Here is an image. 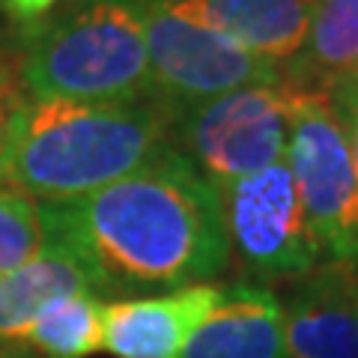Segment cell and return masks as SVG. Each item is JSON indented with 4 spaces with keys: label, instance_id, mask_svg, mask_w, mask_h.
<instances>
[{
    "label": "cell",
    "instance_id": "6da1fadb",
    "mask_svg": "<svg viewBox=\"0 0 358 358\" xmlns=\"http://www.w3.org/2000/svg\"><path fill=\"white\" fill-rule=\"evenodd\" d=\"M42 212L48 239L75 251L105 293L179 289L230 266L221 192L173 143L141 171Z\"/></svg>",
    "mask_w": 358,
    "mask_h": 358
},
{
    "label": "cell",
    "instance_id": "7a4b0ae2",
    "mask_svg": "<svg viewBox=\"0 0 358 358\" xmlns=\"http://www.w3.org/2000/svg\"><path fill=\"white\" fill-rule=\"evenodd\" d=\"M173 117L155 102L27 99L15 120L3 182L39 203H69L141 171L171 147Z\"/></svg>",
    "mask_w": 358,
    "mask_h": 358
},
{
    "label": "cell",
    "instance_id": "3957f363",
    "mask_svg": "<svg viewBox=\"0 0 358 358\" xmlns=\"http://www.w3.org/2000/svg\"><path fill=\"white\" fill-rule=\"evenodd\" d=\"M27 99L141 102L152 96L141 0H81L27 24L18 54Z\"/></svg>",
    "mask_w": 358,
    "mask_h": 358
},
{
    "label": "cell",
    "instance_id": "277c9868",
    "mask_svg": "<svg viewBox=\"0 0 358 358\" xmlns=\"http://www.w3.org/2000/svg\"><path fill=\"white\" fill-rule=\"evenodd\" d=\"M284 159L320 257L358 266V173L343 120L326 90L289 84Z\"/></svg>",
    "mask_w": 358,
    "mask_h": 358
},
{
    "label": "cell",
    "instance_id": "5b68a950",
    "mask_svg": "<svg viewBox=\"0 0 358 358\" xmlns=\"http://www.w3.org/2000/svg\"><path fill=\"white\" fill-rule=\"evenodd\" d=\"M287 126L289 84H254L179 110L171 143L221 192L284 159Z\"/></svg>",
    "mask_w": 358,
    "mask_h": 358
},
{
    "label": "cell",
    "instance_id": "8992f818",
    "mask_svg": "<svg viewBox=\"0 0 358 358\" xmlns=\"http://www.w3.org/2000/svg\"><path fill=\"white\" fill-rule=\"evenodd\" d=\"M152 99L167 114L192 108L239 87L281 84L284 69L254 57L236 42L182 21L159 0H141Z\"/></svg>",
    "mask_w": 358,
    "mask_h": 358
},
{
    "label": "cell",
    "instance_id": "52a82bcc",
    "mask_svg": "<svg viewBox=\"0 0 358 358\" xmlns=\"http://www.w3.org/2000/svg\"><path fill=\"white\" fill-rule=\"evenodd\" d=\"M221 203L230 260H236L239 272L251 281L299 278L322 263L287 159L221 188Z\"/></svg>",
    "mask_w": 358,
    "mask_h": 358
},
{
    "label": "cell",
    "instance_id": "ba28073f",
    "mask_svg": "<svg viewBox=\"0 0 358 358\" xmlns=\"http://www.w3.org/2000/svg\"><path fill=\"white\" fill-rule=\"evenodd\" d=\"M284 358H358V266L322 260L284 305Z\"/></svg>",
    "mask_w": 358,
    "mask_h": 358
},
{
    "label": "cell",
    "instance_id": "9c48e42d",
    "mask_svg": "<svg viewBox=\"0 0 358 358\" xmlns=\"http://www.w3.org/2000/svg\"><path fill=\"white\" fill-rule=\"evenodd\" d=\"M221 287L192 284L164 296L105 305V352L114 358H179L221 301Z\"/></svg>",
    "mask_w": 358,
    "mask_h": 358
},
{
    "label": "cell",
    "instance_id": "30bf717a",
    "mask_svg": "<svg viewBox=\"0 0 358 358\" xmlns=\"http://www.w3.org/2000/svg\"><path fill=\"white\" fill-rule=\"evenodd\" d=\"M182 21L236 42L254 57L284 66L296 60L313 15L301 0H159Z\"/></svg>",
    "mask_w": 358,
    "mask_h": 358
},
{
    "label": "cell",
    "instance_id": "8fae6325",
    "mask_svg": "<svg viewBox=\"0 0 358 358\" xmlns=\"http://www.w3.org/2000/svg\"><path fill=\"white\" fill-rule=\"evenodd\" d=\"M179 358H284V301L260 284L224 289Z\"/></svg>",
    "mask_w": 358,
    "mask_h": 358
},
{
    "label": "cell",
    "instance_id": "7c38bea8",
    "mask_svg": "<svg viewBox=\"0 0 358 358\" xmlns=\"http://www.w3.org/2000/svg\"><path fill=\"white\" fill-rule=\"evenodd\" d=\"M81 289L99 293L90 268L63 242L48 239L33 260L0 275V341L24 343L45 305Z\"/></svg>",
    "mask_w": 358,
    "mask_h": 358
},
{
    "label": "cell",
    "instance_id": "4fadbf2b",
    "mask_svg": "<svg viewBox=\"0 0 358 358\" xmlns=\"http://www.w3.org/2000/svg\"><path fill=\"white\" fill-rule=\"evenodd\" d=\"M358 75V0H320L296 60L284 66L289 84L326 90Z\"/></svg>",
    "mask_w": 358,
    "mask_h": 358
},
{
    "label": "cell",
    "instance_id": "5bb4252c",
    "mask_svg": "<svg viewBox=\"0 0 358 358\" xmlns=\"http://www.w3.org/2000/svg\"><path fill=\"white\" fill-rule=\"evenodd\" d=\"M45 358H90L105 350V305L93 289L54 299L24 338Z\"/></svg>",
    "mask_w": 358,
    "mask_h": 358
},
{
    "label": "cell",
    "instance_id": "9a60e30c",
    "mask_svg": "<svg viewBox=\"0 0 358 358\" xmlns=\"http://www.w3.org/2000/svg\"><path fill=\"white\" fill-rule=\"evenodd\" d=\"M48 242L42 203L0 182V275L33 260Z\"/></svg>",
    "mask_w": 358,
    "mask_h": 358
},
{
    "label": "cell",
    "instance_id": "2e32d148",
    "mask_svg": "<svg viewBox=\"0 0 358 358\" xmlns=\"http://www.w3.org/2000/svg\"><path fill=\"white\" fill-rule=\"evenodd\" d=\"M27 96L21 90L18 81V69L9 66V60L0 54V182H3V171H6V155H9V143H13V131H15V120L24 108Z\"/></svg>",
    "mask_w": 358,
    "mask_h": 358
},
{
    "label": "cell",
    "instance_id": "e0dca14e",
    "mask_svg": "<svg viewBox=\"0 0 358 358\" xmlns=\"http://www.w3.org/2000/svg\"><path fill=\"white\" fill-rule=\"evenodd\" d=\"M326 93L331 96V102L343 120L350 150H352V162H355V173H358V75L343 78V81L326 87Z\"/></svg>",
    "mask_w": 358,
    "mask_h": 358
},
{
    "label": "cell",
    "instance_id": "ac0fdd59",
    "mask_svg": "<svg viewBox=\"0 0 358 358\" xmlns=\"http://www.w3.org/2000/svg\"><path fill=\"white\" fill-rule=\"evenodd\" d=\"M3 9L9 13V18L21 21V24H33L51 13L54 6H60L63 0H0Z\"/></svg>",
    "mask_w": 358,
    "mask_h": 358
},
{
    "label": "cell",
    "instance_id": "d6986e66",
    "mask_svg": "<svg viewBox=\"0 0 358 358\" xmlns=\"http://www.w3.org/2000/svg\"><path fill=\"white\" fill-rule=\"evenodd\" d=\"M0 358H45V355L33 352V350H3V352H0Z\"/></svg>",
    "mask_w": 358,
    "mask_h": 358
},
{
    "label": "cell",
    "instance_id": "ffe728a7",
    "mask_svg": "<svg viewBox=\"0 0 358 358\" xmlns=\"http://www.w3.org/2000/svg\"><path fill=\"white\" fill-rule=\"evenodd\" d=\"M301 3H310V6H317V3H320V0H301Z\"/></svg>",
    "mask_w": 358,
    "mask_h": 358
}]
</instances>
